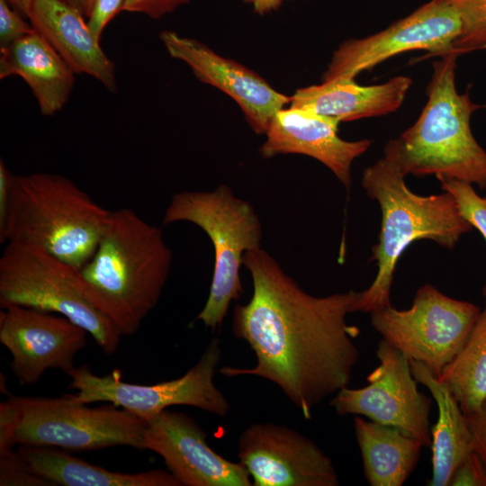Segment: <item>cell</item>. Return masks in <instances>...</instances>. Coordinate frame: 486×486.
Wrapping results in <instances>:
<instances>
[{"instance_id": "31", "label": "cell", "mask_w": 486, "mask_h": 486, "mask_svg": "<svg viewBox=\"0 0 486 486\" xmlns=\"http://www.w3.org/2000/svg\"><path fill=\"white\" fill-rule=\"evenodd\" d=\"M188 2L189 0H126L123 11L158 19Z\"/></svg>"}, {"instance_id": "15", "label": "cell", "mask_w": 486, "mask_h": 486, "mask_svg": "<svg viewBox=\"0 0 486 486\" xmlns=\"http://www.w3.org/2000/svg\"><path fill=\"white\" fill-rule=\"evenodd\" d=\"M142 449L160 455L180 486H251L250 474L213 451L207 433L186 414L167 410L148 420Z\"/></svg>"}, {"instance_id": "6", "label": "cell", "mask_w": 486, "mask_h": 486, "mask_svg": "<svg viewBox=\"0 0 486 486\" xmlns=\"http://www.w3.org/2000/svg\"><path fill=\"white\" fill-rule=\"evenodd\" d=\"M148 421L116 406L89 408L70 394L57 398L8 396L0 404V451L16 444L94 450L142 449Z\"/></svg>"}, {"instance_id": "33", "label": "cell", "mask_w": 486, "mask_h": 486, "mask_svg": "<svg viewBox=\"0 0 486 486\" xmlns=\"http://www.w3.org/2000/svg\"><path fill=\"white\" fill-rule=\"evenodd\" d=\"M13 175L6 167L4 162L0 161V233L3 231L10 202L13 180Z\"/></svg>"}, {"instance_id": "30", "label": "cell", "mask_w": 486, "mask_h": 486, "mask_svg": "<svg viewBox=\"0 0 486 486\" xmlns=\"http://www.w3.org/2000/svg\"><path fill=\"white\" fill-rule=\"evenodd\" d=\"M126 0H94L88 15V26L100 41L107 24L122 11Z\"/></svg>"}, {"instance_id": "14", "label": "cell", "mask_w": 486, "mask_h": 486, "mask_svg": "<svg viewBox=\"0 0 486 486\" xmlns=\"http://www.w3.org/2000/svg\"><path fill=\"white\" fill-rule=\"evenodd\" d=\"M87 334L58 313L18 305L0 311V342L11 354L10 368L22 385L36 383L50 369L68 374Z\"/></svg>"}, {"instance_id": "28", "label": "cell", "mask_w": 486, "mask_h": 486, "mask_svg": "<svg viewBox=\"0 0 486 486\" xmlns=\"http://www.w3.org/2000/svg\"><path fill=\"white\" fill-rule=\"evenodd\" d=\"M9 4L7 0H0V49L35 31Z\"/></svg>"}, {"instance_id": "3", "label": "cell", "mask_w": 486, "mask_h": 486, "mask_svg": "<svg viewBox=\"0 0 486 486\" xmlns=\"http://www.w3.org/2000/svg\"><path fill=\"white\" fill-rule=\"evenodd\" d=\"M395 151L388 141L383 157L364 170L362 187L378 202L382 212L378 242L372 248L377 274L371 285L360 292L353 312H373L391 306V288L398 260L418 239H430L452 249L473 227L463 216L447 191L418 195L406 184Z\"/></svg>"}, {"instance_id": "36", "label": "cell", "mask_w": 486, "mask_h": 486, "mask_svg": "<svg viewBox=\"0 0 486 486\" xmlns=\"http://www.w3.org/2000/svg\"><path fill=\"white\" fill-rule=\"evenodd\" d=\"M16 10L27 16L34 0H7Z\"/></svg>"}, {"instance_id": "2", "label": "cell", "mask_w": 486, "mask_h": 486, "mask_svg": "<svg viewBox=\"0 0 486 486\" xmlns=\"http://www.w3.org/2000/svg\"><path fill=\"white\" fill-rule=\"evenodd\" d=\"M172 262L162 230L121 208L111 212L94 255L77 270V284L122 336H130L159 302Z\"/></svg>"}, {"instance_id": "8", "label": "cell", "mask_w": 486, "mask_h": 486, "mask_svg": "<svg viewBox=\"0 0 486 486\" xmlns=\"http://www.w3.org/2000/svg\"><path fill=\"white\" fill-rule=\"evenodd\" d=\"M77 270L39 247L7 242L0 257V307L62 315L85 328L104 354L112 355L122 334L84 296Z\"/></svg>"}, {"instance_id": "20", "label": "cell", "mask_w": 486, "mask_h": 486, "mask_svg": "<svg viewBox=\"0 0 486 486\" xmlns=\"http://www.w3.org/2000/svg\"><path fill=\"white\" fill-rule=\"evenodd\" d=\"M75 74L36 31L0 49V78L22 77L43 115H54L64 108L74 87Z\"/></svg>"}, {"instance_id": "17", "label": "cell", "mask_w": 486, "mask_h": 486, "mask_svg": "<svg viewBox=\"0 0 486 486\" xmlns=\"http://www.w3.org/2000/svg\"><path fill=\"white\" fill-rule=\"evenodd\" d=\"M339 122L310 110L290 106L272 119L260 148L263 158L301 154L325 165L349 189L354 160L370 148L372 141L345 140L338 136Z\"/></svg>"}, {"instance_id": "11", "label": "cell", "mask_w": 486, "mask_h": 486, "mask_svg": "<svg viewBox=\"0 0 486 486\" xmlns=\"http://www.w3.org/2000/svg\"><path fill=\"white\" fill-rule=\"evenodd\" d=\"M462 32L463 21L456 8L446 0H430L381 32L343 41L334 51L322 80L355 79L358 74L410 50L448 55Z\"/></svg>"}, {"instance_id": "9", "label": "cell", "mask_w": 486, "mask_h": 486, "mask_svg": "<svg viewBox=\"0 0 486 486\" xmlns=\"http://www.w3.org/2000/svg\"><path fill=\"white\" fill-rule=\"evenodd\" d=\"M480 312L477 305L427 284L417 290L410 309L376 310L371 324L409 360L423 364L439 378L463 348Z\"/></svg>"}, {"instance_id": "5", "label": "cell", "mask_w": 486, "mask_h": 486, "mask_svg": "<svg viewBox=\"0 0 486 486\" xmlns=\"http://www.w3.org/2000/svg\"><path fill=\"white\" fill-rule=\"evenodd\" d=\"M110 213L63 176L14 175L0 242L39 247L80 269L94 255Z\"/></svg>"}, {"instance_id": "22", "label": "cell", "mask_w": 486, "mask_h": 486, "mask_svg": "<svg viewBox=\"0 0 486 486\" xmlns=\"http://www.w3.org/2000/svg\"><path fill=\"white\" fill-rule=\"evenodd\" d=\"M416 381L430 392L438 408V418L431 428L432 476L429 486H449L452 475L466 455L473 451L465 416L448 386L421 363L410 360Z\"/></svg>"}, {"instance_id": "29", "label": "cell", "mask_w": 486, "mask_h": 486, "mask_svg": "<svg viewBox=\"0 0 486 486\" xmlns=\"http://www.w3.org/2000/svg\"><path fill=\"white\" fill-rule=\"evenodd\" d=\"M449 486H486V466L474 450L456 467Z\"/></svg>"}, {"instance_id": "12", "label": "cell", "mask_w": 486, "mask_h": 486, "mask_svg": "<svg viewBox=\"0 0 486 486\" xmlns=\"http://www.w3.org/2000/svg\"><path fill=\"white\" fill-rule=\"evenodd\" d=\"M376 356L379 364L367 376L368 385L342 388L329 405L338 415L356 414L397 428L429 447L432 400L418 391L410 360L384 339L379 342Z\"/></svg>"}, {"instance_id": "10", "label": "cell", "mask_w": 486, "mask_h": 486, "mask_svg": "<svg viewBox=\"0 0 486 486\" xmlns=\"http://www.w3.org/2000/svg\"><path fill=\"white\" fill-rule=\"evenodd\" d=\"M220 339H212L198 362L177 379L155 384H136L122 380L121 372L99 376L89 366L74 367L68 375L70 388L77 391L71 397L77 402H110L148 421L175 405L195 407L225 417L230 410L225 395L214 383L220 360Z\"/></svg>"}, {"instance_id": "27", "label": "cell", "mask_w": 486, "mask_h": 486, "mask_svg": "<svg viewBox=\"0 0 486 486\" xmlns=\"http://www.w3.org/2000/svg\"><path fill=\"white\" fill-rule=\"evenodd\" d=\"M44 479L31 472L13 449L0 451V486H49Z\"/></svg>"}, {"instance_id": "24", "label": "cell", "mask_w": 486, "mask_h": 486, "mask_svg": "<svg viewBox=\"0 0 486 486\" xmlns=\"http://www.w3.org/2000/svg\"><path fill=\"white\" fill-rule=\"evenodd\" d=\"M457 400L464 414L477 410L486 398V304L455 358L438 378Z\"/></svg>"}, {"instance_id": "26", "label": "cell", "mask_w": 486, "mask_h": 486, "mask_svg": "<svg viewBox=\"0 0 486 486\" xmlns=\"http://www.w3.org/2000/svg\"><path fill=\"white\" fill-rule=\"evenodd\" d=\"M436 178L443 191L449 192L454 197L463 216L486 240V197L480 196L469 183L444 176ZM482 294L486 298V284Z\"/></svg>"}, {"instance_id": "7", "label": "cell", "mask_w": 486, "mask_h": 486, "mask_svg": "<svg viewBox=\"0 0 486 486\" xmlns=\"http://www.w3.org/2000/svg\"><path fill=\"white\" fill-rule=\"evenodd\" d=\"M187 221L197 225L214 248V269L209 296L196 317L212 331L220 329L232 301L243 293L240 266L247 251L260 248L262 226L251 203L226 184L212 191L176 193L163 224Z\"/></svg>"}, {"instance_id": "13", "label": "cell", "mask_w": 486, "mask_h": 486, "mask_svg": "<svg viewBox=\"0 0 486 486\" xmlns=\"http://www.w3.org/2000/svg\"><path fill=\"white\" fill-rule=\"evenodd\" d=\"M238 456L255 486H338L332 460L311 439L284 425L255 423L239 436Z\"/></svg>"}, {"instance_id": "34", "label": "cell", "mask_w": 486, "mask_h": 486, "mask_svg": "<svg viewBox=\"0 0 486 486\" xmlns=\"http://www.w3.org/2000/svg\"><path fill=\"white\" fill-rule=\"evenodd\" d=\"M252 4L255 12L265 14L277 9L285 0H245Z\"/></svg>"}, {"instance_id": "4", "label": "cell", "mask_w": 486, "mask_h": 486, "mask_svg": "<svg viewBox=\"0 0 486 486\" xmlns=\"http://www.w3.org/2000/svg\"><path fill=\"white\" fill-rule=\"evenodd\" d=\"M455 54L433 63L428 101L417 121L390 140L406 176L435 175L486 188V150L471 130L472 114L482 106L455 84Z\"/></svg>"}, {"instance_id": "21", "label": "cell", "mask_w": 486, "mask_h": 486, "mask_svg": "<svg viewBox=\"0 0 486 486\" xmlns=\"http://www.w3.org/2000/svg\"><path fill=\"white\" fill-rule=\"evenodd\" d=\"M17 454L26 468L50 485L62 486H180L170 472L137 473L109 471L47 446H22Z\"/></svg>"}, {"instance_id": "32", "label": "cell", "mask_w": 486, "mask_h": 486, "mask_svg": "<svg viewBox=\"0 0 486 486\" xmlns=\"http://www.w3.org/2000/svg\"><path fill=\"white\" fill-rule=\"evenodd\" d=\"M464 416L472 436L473 450L486 466V398L477 410Z\"/></svg>"}, {"instance_id": "35", "label": "cell", "mask_w": 486, "mask_h": 486, "mask_svg": "<svg viewBox=\"0 0 486 486\" xmlns=\"http://www.w3.org/2000/svg\"><path fill=\"white\" fill-rule=\"evenodd\" d=\"M66 4L79 11L85 17H88L94 0H62Z\"/></svg>"}, {"instance_id": "19", "label": "cell", "mask_w": 486, "mask_h": 486, "mask_svg": "<svg viewBox=\"0 0 486 486\" xmlns=\"http://www.w3.org/2000/svg\"><path fill=\"white\" fill-rule=\"evenodd\" d=\"M411 85L412 79L402 75L371 86L339 77L298 89L290 97V106L332 117L339 122L378 117L397 111Z\"/></svg>"}, {"instance_id": "25", "label": "cell", "mask_w": 486, "mask_h": 486, "mask_svg": "<svg viewBox=\"0 0 486 486\" xmlns=\"http://www.w3.org/2000/svg\"><path fill=\"white\" fill-rule=\"evenodd\" d=\"M459 12L463 32L450 54L456 56L486 50V0H446Z\"/></svg>"}, {"instance_id": "23", "label": "cell", "mask_w": 486, "mask_h": 486, "mask_svg": "<svg viewBox=\"0 0 486 486\" xmlns=\"http://www.w3.org/2000/svg\"><path fill=\"white\" fill-rule=\"evenodd\" d=\"M364 477L371 486H401L419 460L423 445L400 429L354 418Z\"/></svg>"}, {"instance_id": "16", "label": "cell", "mask_w": 486, "mask_h": 486, "mask_svg": "<svg viewBox=\"0 0 486 486\" xmlns=\"http://www.w3.org/2000/svg\"><path fill=\"white\" fill-rule=\"evenodd\" d=\"M159 37L168 54L186 63L201 82L230 96L256 133L266 134L275 113L290 103V97L277 92L259 75L197 40L172 31H162Z\"/></svg>"}, {"instance_id": "18", "label": "cell", "mask_w": 486, "mask_h": 486, "mask_svg": "<svg viewBox=\"0 0 486 486\" xmlns=\"http://www.w3.org/2000/svg\"><path fill=\"white\" fill-rule=\"evenodd\" d=\"M26 17L76 74L91 76L116 92L115 65L79 11L62 0H34Z\"/></svg>"}, {"instance_id": "1", "label": "cell", "mask_w": 486, "mask_h": 486, "mask_svg": "<svg viewBox=\"0 0 486 486\" xmlns=\"http://www.w3.org/2000/svg\"><path fill=\"white\" fill-rule=\"evenodd\" d=\"M242 265L253 282L249 302L235 306L232 331L254 351L251 368L223 366L226 376L255 375L276 384L306 419L347 387L359 359L360 329L346 322L360 292L316 297L302 290L261 247Z\"/></svg>"}]
</instances>
